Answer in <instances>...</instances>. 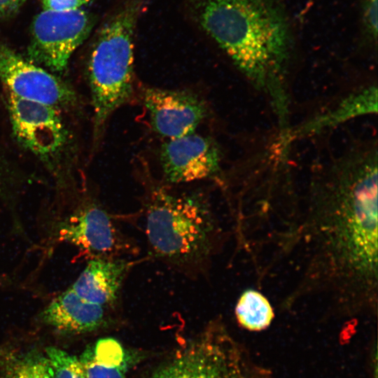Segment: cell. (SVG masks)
Here are the masks:
<instances>
[{
  "label": "cell",
  "mask_w": 378,
  "mask_h": 378,
  "mask_svg": "<svg viewBox=\"0 0 378 378\" xmlns=\"http://www.w3.org/2000/svg\"><path fill=\"white\" fill-rule=\"evenodd\" d=\"M4 378H54L46 354L29 351L11 356L4 364Z\"/></svg>",
  "instance_id": "e0dca14e"
},
{
  "label": "cell",
  "mask_w": 378,
  "mask_h": 378,
  "mask_svg": "<svg viewBox=\"0 0 378 378\" xmlns=\"http://www.w3.org/2000/svg\"><path fill=\"white\" fill-rule=\"evenodd\" d=\"M200 27L257 90L271 99L281 128L288 126L286 70L290 31L276 0H192Z\"/></svg>",
  "instance_id": "7a4b0ae2"
},
{
  "label": "cell",
  "mask_w": 378,
  "mask_h": 378,
  "mask_svg": "<svg viewBox=\"0 0 378 378\" xmlns=\"http://www.w3.org/2000/svg\"><path fill=\"white\" fill-rule=\"evenodd\" d=\"M146 0H125L100 27L88 62L93 108V140L99 141L113 113L134 93V49L137 22Z\"/></svg>",
  "instance_id": "277c9868"
},
{
  "label": "cell",
  "mask_w": 378,
  "mask_h": 378,
  "mask_svg": "<svg viewBox=\"0 0 378 378\" xmlns=\"http://www.w3.org/2000/svg\"><path fill=\"white\" fill-rule=\"evenodd\" d=\"M238 323L249 331H262L270 326L274 316L268 300L254 290H245L239 298L235 307Z\"/></svg>",
  "instance_id": "2e32d148"
},
{
  "label": "cell",
  "mask_w": 378,
  "mask_h": 378,
  "mask_svg": "<svg viewBox=\"0 0 378 378\" xmlns=\"http://www.w3.org/2000/svg\"><path fill=\"white\" fill-rule=\"evenodd\" d=\"M160 162L165 183L169 185L218 180L221 153L211 138L194 132L164 142Z\"/></svg>",
  "instance_id": "9c48e42d"
},
{
  "label": "cell",
  "mask_w": 378,
  "mask_h": 378,
  "mask_svg": "<svg viewBox=\"0 0 378 378\" xmlns=\"http://www.w3.org/2000/svg\"><path fill=\"white\" fill-rule=\"evenodd\" d=\"M135 263L126 258H91L70 288L83 300L111 308Z\"/></svg>",
  "instance_id": "7c38bea8"
},
{
  "label": "cell",
  "mask_w": 378,
  "mask_h": 378,
  "mask_svg": "<svg viewBox=\"0 0 378 378\" xmlns=\"http://www.w3.org/2000/svg\"><path fill=\"white\" fill-rule=\"evenodd\" d=\"M361 24L369 41L377 45V0H361Z\"/></svg>",
  "instance_id": "d6986e66"
},
{
  "label": "cell",
  "mask_w": 378,
  "mask_h": 378,
  "mask_svg": "<svg viewBox=\"0 0 378 378\" xmlns=\"http://www.w3.org/2000/svg\"><path fill=\"white\" fill-rule=\"evenodd\" d=\"M46 356L52 367L54 378H85L78 357L55 346L46 348Z\"/></svg>",
  "instance_id": "ac0fdd59"
},
{
  "label": "cell",
  "mask_w": 378,
  "mask_h": 378,
  "mask_svg": "<svg viewBox=\"0 0 378 378\" xmlns=\"http://www.w3.org/2000/svg\"><path fill=\"white\" fill-rule=\"evenodd\" d=\"M142 99L152 128L167 139L194 133L206 115L204 101L188 91L148 87Z\"/></svg>",
  "instance_id": "8fae6325"
},
{
  "label": "cell",
  "mask_w": 378,
  "mask_h": 378,
  "mask_svg": "<svg viewBox=\"0 0 378 378\" xmlns=\"http://www.w3.org/2000/svg\"><path fill=\"white\" fill-rule=\"evenodd\" d=\"M89 0H41L43 10L66 12L81 8Z\"/></svg>",
  "instance_id": "ffe728a7"
},
{
  "label": "cell",
  "mask_w": 378,
  "mask_h": 378,
  "mask_svg": "<svg viewBox=\"0 0 378 378\" xmlns=\"http://www.w3.org/2000/svg\"><path fill=\"white\" fill-rule=\"evenodd\" d=\"M27 0H0V18L15 14Z\"/></svg>",
  "instance_id": "44dd1931"
},
{
  "label": "cell",
  "mask_w": 378,
  "mask_h": 378,
  "mask_svg": "<svg viewBox=\"0 0 378 378\" xmlns=\"http://www.w3.org/2000/svg\"><path fill=\"white\" fill-rule=\"evenodd\" d=\"M58 240L74 245L93 258L136 255V243L118 226L115 216L97 200L85 199L69 217L57 223Z\"/></svg>",
  "instance_id": "8992f818"
},
{
  "label": "cell",
  "mask_w": 378,
  "mask_h": 378,
  "mask_svg": "<svg viewBox=\"0 0 378 378\" xmlns=\"http://www.w3.org/2000/svg\"><path fill=\"white\" fill-rule=\"evenodd\" d=\"M377 113V87L372 85L351 93L332 109L315 116L290 132L288 137L291 141L294 137L316 134L358 116Z\"/></svg>",
  "instance_id": "5bb4252c"
},
{
  "label": "cell",
  "mask_w": 378,
  "mask_h": 378,
  "mask_svg": "<svg viewBox=\"0 0 378 378\" xmlns=\"http://www.w3.org/2000/svg\"><path fill=\"white\" fill-rule=\"evenodd\" d=\"M149 378H272L221 326L209 328Z\"/></svg>",
  "instance_id": "5b68a950"
},
{
  "label": "cell",
  "mask_w": 378,
  "mask_h": 378,
  "mask_svg": "<svg viewBox=\"0 0 378 378\" xmlns=\"http://www.w3.org/2000/svg\"><path fill=\"white\" fill-rule=\"evenodd\" d=\"M0 80L8 92L55 108L73 102L71 89L50 71L0 43Z\"/></svg>",
  "instance_id": "ba28073f"
},
{
  "label": "cell",
  "mask_w": 378,
  "mask_h": 378,
  "mask_svg": "<svg viewBox=\"0 0 378 378\" xmlns=\"http://www.w3.org/2000/svg\"><path fill=\"white\" fill-rule=\"evenodd\" d=\"M8 109L15 136L32 153L48 158L63 147L66 132L56 108L8 93Z\"/></svg>",
  "instance_id": "30bf717a"
},
{
  "label": "cell",
  "mask_w": 378,
  "mask_h": 378,
  "mask_svg": "<svg viewBox=\"0 0 378 378\" xmlns=\"http://www.w3.org/2000/svg\"><path fill=\"white\" fill-rule=\"evenodd\" d=\"M90 1H91L92 0H89Z\"/></svg>",
  "instance_id": "7402d4cb"
},
{
  "label": "cell",
  "mask_w": 378,
  "mask_h": 378,
  "mask_svg": "<svg viewBox=\"0 0 378 378\" xmlns=\"http://www.w3.org/2000/svg\"><path fill=\"white\" fill-rule=\"evenodd\" d=\"M108 309L83 300L69 288L42 310L39 318L57 330L83 333L102 326L106 321Z\"/></svg>",
  "instance_id": "4fadbf2b"
},
{
  "label": "cell",
  "mask_w": 378,
  "mask_h": 378,
  "mask_svg": "<svg viewBox=\"0 0 378 378\" xmlns=\"http://www.w3.org/2000/svg\"><path fill=\"white\" fill-rule=\"evenodd\" d=\"M139 199L150 255L192 279L204 276L223 232L202 190H172L147 178Z\"/></svg>",
  "instance_id": "3957f363"
},
{
  "label": "cell",
  "mask_w": 378,
  "mask_h": 378,
  "mask_svg": "<svg viewBox=\"0 0 378 378\" xmlns=\"http://www.w3.org/2000/svg\"><path fill=\"white\" fill-rule=\"evenodd\" d=\"M130 356L119 342L105 338L88 346L78 358L85 378H125Z\"/></svg>",
  "instance_id": "9a60e30c"
},
{
  "label": "cell",
  "mask_w": 378,
  "mask_h": 378,
  "mask_svg": "<svg viewBox=\"0 0 378 378\" xmlns=\"http://www.w3.org/2000/svg\"><path fill=\"white\" fill-rule=\"evenodd\" d=\"M93 24L92 15L80 8L66 12L43 10L31 24L29 59L50 72H64Z\"/></svg>",
  "instance_id": "52a82bcc"
},
{
  "label": "cell",
  "mask_w": 378,
  "mask_h": 378,
  "mask_svg": "<svg viewBox=\"0 0 378 378\" xmlns=\"http://www.w3.org/2000/svg\"><path fill=\"white\" fill-rule=\"evenodd\" d=\"M377 144H356L316 177L304 227L311 266L327 288L375 301Z\"/></svg>",
  "instance_id": "6da1fadb"
}]
</instances>
